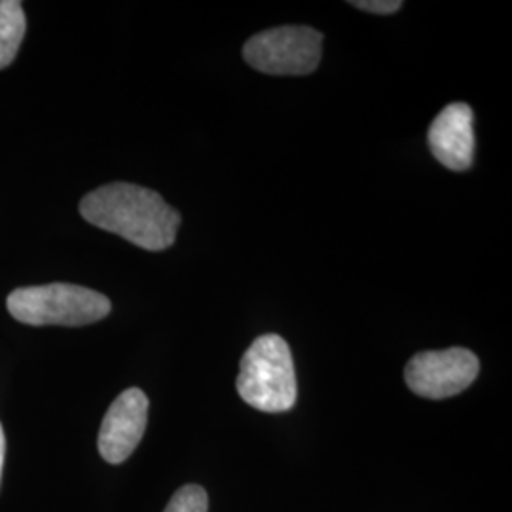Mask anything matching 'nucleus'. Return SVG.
<instances>
[{
    "label": "nucleus",
    "mask_w": 512,
    "mask_h": 512,
    "mask_svg": "<svg viewBox=\"0 0 512 512\" xmlns=\"http://www.w3.org/2000/svg\"><path fill=\"white\" fill-rule=\"evenodd\" d=\"M239 397L260 412H287L296 403V374L289 344L277 334L256 338L241 359Z\"/></svg>",
    "instance_id": "2"
},
{
    "label": "nucleus",
    "mask_w": 512,
    "mask_h": 512,
    "mask_svg": "<svg viewBox=\"0 0 512 512\" xmlns=\"http://www.w3.org/2000/svg\"><path fill=\"white\" fill-rule=\"evenodd\" d=\"M209 497L202 486L188 484L171 497L164 512H207Z\"/></svg>",
    "instance_id": "9"
},
{
    "label": "nucleus",
    "mask_w": 512,
    "mask_h": 512,
    "mask_svg": "<svg viewBox=\"0 0 512 512\" xmlns=\"http://www.w3.org/2000/svg\"><path fill=\"white\" fill-rule=\"evenodd\" d=\"M27 19L19 0H0V69L8 67L25 37Z\"/></svg>",
    "instance_id": "8"
},
{
    "label": "nucleus",
    "mask_w": 512,
    "mask_h": 512,
    "mask_svg": "<svg viewBox=\"0 0 512 512\" xmlns=\"http://www.w3.org/2000/svg\"><path fill=\"white\" fill-rule=\"evenodd\" d=\"M4 452H6V439H4V429L0 425V478H2V465H4Z\"/></svg>",
    "instance_id": "11"
},
{
    "label": "nucleus",
    "mask_w": 512,
    "mask_h": 512,
    "mask_svg": "<svg viewBox=\"0 0 512 512\" xmlns=\"http://www.w3.org/2000/svg\"><path fill=\"white\" fill-rule=\"evenodd\" d=\"M323 35L304 25L262 31L243 46V59L258 73L304 76L321 63Z\"/></svg>",
    "instance_id": "4"
},
{
    "label": "nucleus",
    "mask_w": 512,
    "mask_h": 512,
    "mask_svg": "<svg viewBox=\"0 0 512 512\" xmlns=\"http://www.w3.org/2000/svg\"><path fill=\"white\" fill-rule=\"evenodd\" d=\"M148 423V397L137 387L126 389L110 404L99 431V454L110 465L124 463L143 439Z\"/></svg>",
    "instance_id": "6"
},
{
    "label": "nucleus",
    "mask_w": 512,
    "mask_h": 512,
    "mask_svg": "<svg viewBox=\"0 0 512 512\" xmlns=\"http://www.w3.org/2000/svg\"><path fill=\"white\" fill-rule=\"evenodd\" d=\"M6 306L19 323L33 327H82L105 319L112 308L105 294L71 283L16 289Z\"/></svg>",
    "instance_id": "3"
},
{
    "label": "nucleus",
    "mask_w": 512,
    "mask_h": 512,
    "mask_svg": "<svg viewBox=\"0 0 512 512\" xmlns=\"http://www.w3.org/2000/svg\"><path fill=\"white\" fill-rule=\"evenodd\" d=\"M80 215L145 251L171 247L181 226L179 211L167 205L158 192L129 183L93 190L80 202Z\"/></svg>",
    "instance_id": "1"
},
{
    "label": "nucleus",
    "mask_w": 512,
    "mask_h": 512,
    "mask_svg": "<svg viewBox=\"0 0 512 512\" xmlns=\"http://www.w3.org/2000/svg\"><path fill=\"white\" fill-rule=\"evenodd\" d=\"M353 8H359L363 12H370V14H380V16H387V14H395L403 8L401 0H355L349 2Z\"/></svg>",
    "instance_id": "10"
},
{
    "label": "nucleus",
    "mask_w": 512,
    "mask_h": 512,
    "mask_svg": "<svg viewBox=\"0 0 512 512\" xmlns=\"http://www.w3.org/2000/svg\"><path fill=\"white\" fill-rule=\"evenodd\" d=\"M478 370V357L469 349L423 351L408 361L404 380L412 393L423 399L440 401L463 393L475 382Z\"/></svg>",
    "instance_id": "5"
},
{
    "label": "nucleus",
    "mask_w": 512,
    "mask_h": 512,
    "mask_svg": "<svg viewBox=\"0 0 512 512\" xmlns=\"http://www.w3.org/2000/svg\"><path fill=\"white\" fill-rule=\"evenodd\" d=\"M475 114L467 103H452L433 120L427 141L433 156L450 171H467L475 160Z\"/></svg>",
    "instance_id": "7"
}]
</instances>
